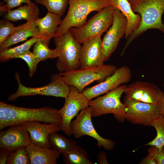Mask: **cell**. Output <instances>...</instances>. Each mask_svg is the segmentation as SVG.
<instances>
[{
	"mask_svg": "<svg viewBox=\"0 0 164 164\" xmlns=\"http://www.w3.org/2000/svg\"><path fill=\"white\" fill-rule=\"evenodd\" d=\"M32 121L60 125L59 110L49 107L28 108L0 102V130L10 126Z\"/></svg>",
	"mask_w": 164,
	"mask_h": 164,
	"instance_id": "obj_1",
	"label": "cell"
},
{
	"mask_svg": "<svg viewBox=\"0 0 164 164\" xmlns=\"http://www.w3.org/2000/svg\"><path fill=\"white\" fill-rule=\"evenodd\" d=\"M135 13L139 14L140 24L138 29L128 39L121 52L123 56L131 43L148 30H159L164 34L162 16L164 12V0H127Z\"/></svg>",
	"mask_w": 164,
	"mask_h": 164,
	"instance_id": "obj_2",
	"label": "cell"
},
{
	"mask_svg": "<svg viewBox=\"0 0 164 164\" xmlns=\"http://www.w3.org/2000/svg\"><path fill=\"white\" fill-rule=\"evenodd\" d=\"M69 5L67 13L54 37L62 36L72 28L81 27L87 22V16L91 12H98L111 5L109 0H69Z\"/></svg>",
	"mask_w": 164,
	"mask_h": 164,
	"instance_id": "obj_3",
	"label": "cell"
},
{
	"mask_svg": "<svg viewBox=\"0 0 164 164\" xmlns=\"http://www.w3.org/2000/svg\"><path fill=\"white\" fill-rule=\"evenodd\" d=\"M54 42L58 54L56 67L59 73L80 68L81 44L73 37L69 30L62 36L54 37Z\"/></svg>",
	"mask_w": 164,
	"mask_h": 164,
	"instance_id": "obj_4",
	"label": "cell"
},
{
	"mask_svg": "<svg viewBox=\"0 0 164 164\" xmlns=\"http://www.w3.org/2000/svg\"><path fill=\"white\" fill-rule=\"evenodd\" d=\"M117 68L114 65L104 64L59 73L67 84L74 86L80 92L83 93L87 86L94 81L100 83L104 81L114 73Z\"/></svg>",
	"mask_w": 164,
	"mask_h": 164,
	"instance_id": "obj_5",
	"label": "cell"
},
{
	"mask_svg": "<svg viewBox=\"0 0 164 164\" xmlns=\"http://www.w3.org/2000/svg\"><path fill=\"white\" fill-rule=\"evenodd\" d=\"M115 8L110 5L104 8L84 26L73 27L69 31L73 37L82 44L84 42L99 36L107 31L111 25Z\"/></svg>",
	"mask_w": 164,
	"mask_h": 164,
	"instance_id": "obj_6",
	"label": "cell"
},
{
	"mask_svg": "<svg viewBox=\"0 0 164 164\" xmlns=\"http://www.w3.org/2000/svg\"><path fill=\"white\" fill-rule=\"evenodd\" d=\"M127 85L124 84L111 91L104 95L89 101L92 117L113 114L114 118L121 122L124 121L125 107L120 100L121 95L125 91Z\"/></svg>",
	"mask_w": 164,
	"mask_h": 164,
	"instance_id": "obj_7",
	"label": "cell"
},
{
	"mask_svg": "<svg viewBox=\"0 0 164 164\" xmlns=\"http://www.w3.org/2000/svg\"><path fill=\"white\" fill-rule=\"evenodd\" d=\"M15 78L18 83V87L16 92L9 97L8 99L10 101H14L21 96L36 95L51 96L65 98L70 91L69 86L66 83L59 73L52 74L51 77V82L48 84L37 87H30L23 85L20 82L18 73H15Z\"/></svg>",
	"mask_w": 164,
	"mask_h": 164,
	"instance_id": "obj_8",
	"label": "cell"
},
{
	"mask_svg": "<svg viewBox=\"0 0 164 164\" xmlns=\"http://www.w3.org/2000/svg\"><path fill=\"white\" fill-rule=\"evenodd\" d=\"M70 91L65 98L63 107L59 110L61 117V130L68 136L72 135L71 123L73 118L81 111L89 106V100L82 93L73 86H69Z\"/></svg>",
	"mask_w": 164,
	"mask_h": 164,
	"instance_id": "obj_9",
	"label": "cell"
},
{
	"mask_svg": "<svg viewBox=\"0 0 164 164\" xmlns=\"http://www.w3.org/2000/svg\"><path fill=\"white\" fill-rule=\"evenodd\" d=\"M91 117L90 107L81 111L76 119L71 122L70 126L72 135L76 138H80L85 135L89 136L97 140V145L99 148L103 147L106 150H111L114 148V142L104 138L99 134L94 128Z\"/></svg>",
	"mask_w": 164,
	"mask_h": 164,
	"instance_id": "obj_10",
	"label": "cell"
},
{
	"mask_svg": "<svg viewBox=\"0 0 164 164\" xmlns=\"http://www.w3.org/2000/svg\"><path fill=\"white\" fill-rule=\"evenodd\" d=\"M125 118L134 124L150 126L151 121L160 114L159 104L142 102L124 97Z\"/></svg>",
	"mask_w": 164,
	"mask_h": 164,
	"instance_id": "obj_11",
	"label": "cell"
},
{
	"mask_svg": "<svg viewBox=\"0 0 164 164\" xmlns=\"http://www.w3.org/2000/svg\"><path fill=\"white\" fill-rule=\"evenodd\" d=\"M127 22L118 9H114L112 23L102 40L104 62L108 60L115 51L121 39L125 35Z\"/></svg>",
	"mask_w": 164,
	"mask_h": 164,
	"instance_id": "obj_12",
	"label": "cell"
},
{
	"mask_svg": "<svg viewBox=\"0 0 164 164\" xmlns=\"http://www.w3.org/2000/svg\"><path fill=\"white\" fill-rule=\"evenodd\" d=\"M130 68L124 66L117 68L112 75L98 84L84 90L83 93L89 101L106 94L128 82L132 77Z\"/></svg>",
	"mask_w": 164,
	"mask_h": 164,
	"instance_id": "obj_13",
	"label": "cell"
},
{
	"mask_svg": "<svg viewBox=\"0 0 164 164\" xmlns=\"http://www.w3.org/2000/svg\"><path fill=\"white\" fill-rule=\"evenodd\" d=\"M124 97L142 102L158 104L164 93L154 84L137 81L127 86Z\"/></svg>",
	"mask_w": 164,
	"mask_h": 164,
	"instance_id": "obj_14",
	"label": "cell"
},
{
	"mask_svg": "<svg viewBox=\"0 0 164 164\" xmlns=\"http://www.w3.org/2000/svg\"><path fill=\"white\" fill-rule=\"evenodd\" d=\"M101 36L89 39L82 44L80 59L81 68L94 67L104 64Z\"/></svg>",
	"mask_w": 164,
	"mask_h": 164,
	"instance_id": "obj_15",
	"label": "cell"
},
{
	"mask_svg": "<svg viewBox=\"0 0 164 164\" xmlns=\"http://www.w3.org/2000/svg\"><path fill=\"white\" fill-rule=\"evenodd\" d=\"M31 143L28 132L22 124L10 126L0 132V148L12 151Z\"/></svg>",
	"mask_w": 164,
	"mask_h": 164,
	"instance_id": "obj_16",
	"label": "cell"
},
{
	"mask_svg": "<svg viewBox=\"0 0 164 164\" xmlns=\"http://www.w3.org/2000/svg\"><path fill=\"white\" fill-rule=\"evenodd\" d=\"M22 124L29 133L31 143L40 148H51L48 140L49 135L61 130L60 125L56 124H42L37 121Z\"/></svg>",
	"mask_w": 164,
	"mask_h": 164,
	"instance_id": "obj_17",
	"label": "cell"
},
{
	"mask_svg": "<svg viewBox=\"0 0 164 164\" xmlns=\"http://www.w3.org/2000/svg\"><path fill=\"white\" fill-rule=\"evenodd\" d=\"M30 37H38L44 40L35 22H26L17 26L15 30L0 44V52L14 44L26 40Z\"/></svg>",
	"mask_w": 164,
	"mask_h": 164,
	"instance_id": "obj_18",
	"label": "cell"
},
{
	"mask_svg": "<svg viewBox=\"0 0 164 164\" xmlns=\"http://www.w3.org/2000/svg\"><path fill=\"white\" fill-rule=\"evenodd\" d=\"M109 1L110 5L118 9L127 20V25L125 37V38H128L139 27L141 21V16L139 14L133 12L127 0Z\"/></svg>",
	"mask_w": 164,
	"mask_h": 164,
	"instance_id": "obj_19",
	"label": "cell"
},
{
	"mask_svg": "<svg viewBox=\"0 0 164 164\" xmlns=\"http://www.w3.org/2000/svg\"><path fill=\"white\" fill-rule=\"evenodd\" d=\"M59 15L48 11L44 17L39 18L35 23L44 40L49 44L54 38L58 27L62 20Z\"/></svg>",
	"mask_w": 164,
	"mask_h": 164,
	"instance_id": "obj_20",
	"label": "cell"
},
{
	"mask_svg": "<svg viewBox=\"0 0 164 164\" xmlns=\"http://www.w3.org/2000/svg\"><path fill=\"white\" fill-rule=\"evenodd\" d=\"M26 148L31 164H56L61 154L51 148H40L31 143Z\"/></svg>",
	"mask_w": 164,
	"mask_h": 164,
	"instance_id": "obj_21",
	"label": "cell"
},
{
	"mask_svg": "<svg viewBox=\"0 0 164 164\" xmlns=\"http://www.w3.org/2000/svg\"><path fill=\"white\" fill-rule=\"evenodd\" d=\"M39 10L34 2L30 5L27 4L14 10L8 11L3 16L4 19L13 22L25 20L26 22H35L39 18Z\"/></svg>",
	"mask_w": 164,
	"mask_h": 164,
	"instance_id": "obj_22",
	"label": "cell"
},
{
	"mask_svg": "<svg viewBox=\"0 0 164 164\" xmlns=\"http://www.w3.org/2000/svg\"><path fill=\"white\" fill-rule=\"evenodd\" d=\"M56 132L51 133L48 136L51 149L64 154L72 150L77 145L75 141L67 138Z\"/></svg>",
	"mask_w": 164,
	"mask_h": 164,
	"instance_id": "obj_23",
	"label": "cell"
},
{
	"mask_svg": "<svg viewBox=\"0 0 164 164\" xmlns=\"http://www.w3.org/2000/svg\"><path fill=\"white\" fill-rule=\"evenodd\" d=\"M42 39L38 37H32L22 44L13 48H9L0 52V60L6 62L11 59L12 56L20 54L29 50L38 41Z\"/></svg>",
	"mask_w": 164,
	"mask_h": 164,
	"instance_id": "obj_24",
	"label": "cell"
},
{
	"mask_svg": "<svg viewBox=\"0 0 164 164\" xmlns=\"http://www.w3.org/2000/svg\"><path fill=\"white\" fill-rule=\"evenodd\" d=\"M63 160L67 164H94L88 158L87 152L78 145L72 150L63 154Z\"/></svg>",
	"mask_w": 164,
	"mask_h": 164,
	"instance_id": "obj_25",
	"label": "cell"
},
{
	"mask_svg": "<svg viewBox=\"0 0 164 164\" xmlns=\"http://www.w3.org/2000/svg\"><path fill=\"white\" fill-rule=\"evenodd\" d=\"M49 45L46 41L43 39L39 40L34 44L33 53L39 62L47 59L58 57V54L56 49H49Z\"/></svg>",
	"mask_w": 164,
	"mask_h": 164,
	"instance_id": "obj_26",
	"label": "cell"
},
{
	"mask_svg": "<svg viewBox=\"0 0 164 164\" xmlns=\"http://www.w3.org/2000/svg\"><path fill=\"white\" fill-rule=\"evenodd\" d=\"M150 125L155 128L157 135L153 140L146 145L154 146L160 148L164 147V116L160 114L151 121Z\"/></svg>",
	"mask_w": 164,
	"mask_h": 164,
	"instance_id": "obj_27",
	"label": "cell"
},
{
	"mask_svg": "<svg viewBox=\"0 0 164 164\" xmlns=\"http://www.w3.org/2000/svg\"><path fill=\"white\" fill-rule=\"evenodd\" d=\"M36 3L46 7L48 11L61 17L69 4V0H34Z\"/></svg>",
	"mask_w": 164,
	"mask_h": 164,
	"instance_id": "obj_28",
	"label": "cell"
},
{
	"mask_svg": "<svg viewBox=\"0 0 164 164\" xmlns=\"http://www.w3.org/2000/svg\"><path fill=\"white\" fill-rule=\"evenodd\" d=\"M6 164H31L29 157L26 147H20L11 151L8 156Z\"/></svg>",
	"mask_w": 164,
	"mask_h": 164,
	"instance_id": "obj_29",
	"label": "cell"
},
{
	"mask_svg": "<svg viewBox=\"0 0 164 164\" xmlns=\"http://www.w3.org/2000/svg\"><path fill=\"white\" fill-rule=\"evenodd\" d=\"M16 58H21L26 63L29 68V75L30 77H32L39 63L33 52L29 50L23 53L11 57V59Z\"/></svg>",
	"mask_w": 164,
	"mask_h": 164,
	"instance_id": "obj_30",
	"label": "cell"
},
{
	"mask_svg": "<svg viewBox=\"0 0 164 164\" xmlns=\"http://www.w3.org/2000/svg\"><path fill=\"white\" fill-rule=\"evenodd\" d=\"M14 24L4 19L0 21V44L16 29Z\"/></svg>",
	"mask_w": 164,
	"mask_h": 164,
	"instance_id": "obj_31",
	"label": "cell"
},
{
	"mask_svg": "<svg viewBox=\"0 0 164 164\" xmlns=\"http://www.w3.org/2000/svg\"><path fill=\"white\" fill-rule=\"evenodd\" d=\"M3 3H5V4L0 5V15H2L13 8L20 6L23 3L28 5H31L34 3L30 0H3Z\"/></svg>",
	"mask_w": 164,
	"mask_h": 164,
	"instance_id": "obj_32",
	"label": "cell"
},
{
	"mask_svg": "<svg viewBox=\"0 0 164 164\" xmlns=\"http://www.w3.org/2000/svg\"><path fill=\"white\" fill-rule=\"evenodd\" d=\"M148 153L153 157L158 164H164V147L160 148L151 146L148 149Z\"/></svg>",
	"mask_w": 164,
	"mask_h": 164,
	"instance_id": "obj_33",
	"label": "cell"
},
{
	"mask_svg": "<svg viewBox=\"0 0 164 164\" xmlns=\"http://www.w3.org/2000/svg\"><path fill=\"white\" fill-rule=\"evenodd\" d=\"M11 151L7 149L0 148V164H5L6 163L8 156Z\"/></svg>",
	"mask_w": 164,
	"mask_h": 164,
	"instance_id": "obj_34",
	"label": "cell"
},
{
	"mask_svg": "<svg viewBox=\"0 0 164 164\" xmlns=\"http://www.w3.org/2000/svg\"><path fill=\"white\" fill-rule=\"evenodd\" d=\"M106 156V153L104 152H101L97 155V162L99 164H108Z\"/></svg>",
	"mask_w": 164,
	"mask_h": 164,
	"instance_id": "obj_35",
	"label": "cell"
},
{
	"mask_svg": "<svg viewBox=\"0 0 164 164\" xmlns=\"http://www.w3.org/2000/svg\"><path fill=\"white\" fill-rule=\"evenodd\" d=\"M141 164H157V163L151 155L148 153L147 155L140 162Z\"/></svg>",
	"mask_w": 164,
	"mask_h": 164,
	"instance_id": "obj_36",
	"label": "cell"
},
{
	"mask_svg": "<svg viewBox=\"0 0 164 164\" xmlns=\"http://www.w3.org/2000/svg\"><path fill=\"white\" fill-rule=\"evenodd\" d=\"M158 104L160 108V114L164 116V95L161 97Z\"/></svg>",
	"mask_w": 164,
	"mask_h": 164,
	"instance_id": "obj_37",
	"label": "cell"
},
{
	"mask_svg": "<svg viewBox=\"0 0 164 164\" xmlns=\"http://www.w3.org/2000/svg\"><path fill=\"white\" fill-rule=\"evenodd\" d=\"M163 87H164V83H163Z\"/></svg>",
	"mask_w": 164,
	"mask_h": 164,
	"instance_id": "obj_38",
	"label": "cell"
}]
</instances>
